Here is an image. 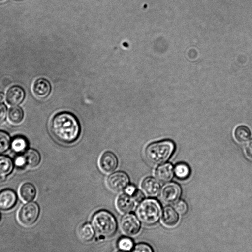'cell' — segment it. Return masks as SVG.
<instances>
[{"mask_svg":"<svg viewBox=\"0 0 252 252\" xmlns=\"http://www.w3.org/2000/svg\"><path fill=\"white\" fill-rule=\"evenodd\" d=\"M50 128L54 138L66 145L75 143L79 138L81 132L78 118L73 113L67 111L56 114L51 121Z\"/></svg>","mask_w":252,"mask_h":252,"instance_id":"1","label":"cell"},{"mask_svg":"<svg viewBox=\"0 0 252 252\" xmlns=\"http://www.w3.org/2000/svg\"><path fill=\"white\" fill-rule=\"evenodd\" d=\"M175 144L170 139L153 142L145 148V156L152 164L158 165L166 161L173 155Z\"/></svg>","mask_w":252,"mask_h":252,"instance_id":"2","label":"cell"},{"mask_svg":"<svg viewBox=\"0 0 252 252\" xmlns=\"http://www.w3.org/2000/svg\"><path fill=\"white\" fill-rule=\"evenodd\" d=\"M92 224L96 234L103 238L114 235L118 227L114 216L106 210H99L93 215Z\"/></svg>","mask_w":252,"mask_h":252,"instance_id":"3","label":"cell"},{"mask_svg":"<svg viewBox=\"0 0 252 252\" xmlns=\"http://www.w3.org/2000/svg\"><path fill=\"white\" fill-rule=\"evenodd\" d=\"M161 213V205L154 198L143 199L136 210V215L139 220L149 225L156 224L158 221Z\"/></svg>","mask_w":252,"mask_h":252,"instance_id":"4","label":"cell"},{"mask_svg":"<svg viewBox=\"0 0 252 252\" xmlns=\"http://www.w3.org/2000/svg\"><path fill=\"white\" fill-rule=\"evenodd\" d=\"M39 212V207L36 203H28L20 209L18 214V220L24 226H31L37 220Z\"/></svg>","mask_w":252,"mask_h":252,"instance_id":"5","label":"cell"},{"mask_svg":"<svg viewBox=\"0 0 252 252\" xmlns=\"http://www.w3.org/2000/svg\"><path fill=\"white\" fill-rule=\"evenodd\" d=\"M130 182L128 175L123 171H117L111 174L106 183L108 188L115 192H121L126 189Z\"/></svg>","mask_w":252,"mask_h":252,"instance_id":"6","label":"cell"},{"mask_svg":"<svg viewBox=\"0 0 252 252\" xmlns=\"http://www.w3.org/2000/svg\"><path fill=\"white\" fill-rule=\"evenodd\" d=\"M122 232L126 235L134 236L138 234L141 229L139 219L133 214L130 213L122 217L120 221Z\"/></svg>","mask_w":252,"mask_h":252,"instance_id":"7","label":"cell"},{"mask_svg":"<svg viewBox=\"0 0 252 252\" xmlns=\"http://www.w3.org/2000/svg\"><path fill=\"white\" fill-rule=\"evenodd\" d=\"M100 170L105 174L113 172L118 166V159L116 155L111 151L104 152L98 160Z\"/></svg>","mask_w":252,"mask_h":252,"instance_id":"8","label":"cell"},{"mask_svg":"<svg viewBox=\"0 0 252 252\" xmlns=\"http://www.w3.org/2000/svg\"><path fill=\"white\" fill-rule=\"evenodd\" d=\"M182 192L180 186L175 182L166 184L162 188L160 195L163 201L167 203H173L178 200Z\"/></svg>","mask_w":252,"mask_h":252,"instance_id":"9","label":"cell"},{"mask_svg":"<svg viewBox=\"0 0 252 252\" xmlns=\"http://www.w3.org/2000/svg\"><path fill=\"white\" fill-rule=\"evenodd\" d=\"M34 95L38 99L47 97L51 91V85L49 81L43 78L36 79L32 86Z\"/></svg>","mask_w":252,"mask_h":252,"instance_id":"10","label":"cell"},{"mask_svg":"<svg viewBox=\"0 0 252 252\" xmlns=\"http://www.w3.org/2000/svg\"><path fill=\"white\" fill-rule=\"evenodd\" d=\"M25 92L21 87L14 85L10 87L6 94L7 103L11 106H17L24 100Z\"/></svg>","mask_w":252,"mask_h":252,"instance_id":"11","label":"cell"},{"mask_svg":"<svg viewBox=\"0 0 252 252\" xmlns=\"http://www.w3.org/2000/svg\"><path fill=\"white\" fill-rule=\"evenodd\" d=\"M141 187L146 195L150 197L157 196L160 190V185L158 181L152 177H147L142 181Z\"/></svg>","mask_w":252,"mask_h":252,"instance_id":"12","label":"cell"},{"mask_svg":"<svg viewBox=\"0 0 252 252\" xmlns=\"http://www.w3.org/2000/svg\"><path fill=\"white\" fill-rule=\"evenodd\" d=\"M17 200V195L13 190H2L0 192V209L3 210L12 209L15 205Z\"/></svg>","mask_w":252,"mask_h":252,"instance_id":"13","label":"cell"},{"mask_svg":"<svg viewBox=\"0 0 252 252\" xmlns=\"http://www.w3.org/2000/svg\"><path fill=\"white\" fill-rule=\"evenodd\" d=\"M134 201L129 195L122 194L118 196L116 200V207L120 213L123 214L130 212L134 208Z\"/></svg>","mask_w":252,"mask_h":252,"instance_id":"14","label":"cell"},{"mask_svg":"<svg viewBox=\"0 0 252 252\" xmlns=\"http://www.w3.org/2000/svg\"><path fill=\"white\" fill-rule=\"evenodd\" d=\"M157 178L162 183L170 181L174 175L173 165L170 163H166L158 166L155 171Z\"/></svg>","mask_w":252,"mask_h":252,"instance_id":"15","label":"cell"},{"mask_svg":"<svg viewBox=\"0 0 252 252\" xmlns=\"http://www.w3.org/2000/svg\"><path fill=\"white\" fill-rule=\"evenodd\" d=\"M177 211L170 206L164 208L162 212L161 220L163 224L168 227L176 225L179 221Z\"/></svg>","mask_w":252,"mask_h":252,"instance_id":"16","label":"cell"},{"mask_svg":"<svg viewBox=\"0 0 252 252\" xmlns=\"http://www.w3.org/2000/svg\"><path fill=\"white\" fill-rule=\"evenodd\" d=\"M22 155L24 159L25 167L34 168L38 165L40 162V154L35 149H30Z\"/></svg>","mask_w":252,"mask_h":252,"instance_id":"17","label":"cell"},{"mask_svg":"<svg viewBox=\"0 0 252 252\" xmlns=\"http://www.w3.org/2000/svg\"><path fill=\"white\" fill-rule=\"evenodd\" d=\"M19 194L21 199L25 202L32 201L36 194V190L33 184L25 183L21 185L19 189Z\"/></svg>","mask_w":252,"mask_h":252,"instance_id":"18","label":"cell"},{"mask_svg":"<svg viewBox=\"0 0 252 252\" xmlns=\"http://www.w3.org/2000/svg\"><path fill=\"white\" fill-rule=\"evenodd\" d=\"M13 162L8 156L0 155V180L4 179L12 171Z\"/></svg>","mask_w":252,"mask_h":252,"instance_id":"19","label":"cell"},{"mask_svg":"<svg viewBox=\"0 0 252 252\" xmlns=\"http://www.w3.org/2000/svg\"><path fill=\"white\" fill-rule=\"evenodd\" d=\"M94 229L92 225L88 222L81 224L78 229L79 238L84 242L92 241L95 234Z\"/></svg>","mask_w":252,"mask_h":252,"instance_id":"20","label":"cell"},{"mask_svg":"<svg viewBox=\"0 0 252 252\" xmlns=\"http://www.w3.org/2000/svg\"><path fill=\"white\" fill-rule=\"evenodd\" d=\"M251 136L249 128L245 125L237 126L234 131V137L236 141L240 143L247 142Z\"/></svg>","mask_w":252,"mask_h":252,"instance_id":"21","label":"cell"},{"mask_svg":"<svg viewBox=\"0 0 252 252\" xmlns=\"http://www.w3.org/2000/svg\"><path fill=\"white\" fill-rule=\"evenodd\" d=\"M8 118L12 124H19L24 118V112L22 109L16 106L10 108L8 111Z\"/></svg>","mask_w":252,"mask_h":252,"instance_id":"22","label":"cell"},{"mask_svg":"<svg viewBox=\"0 0 252 252\" xmlns=\"http://www.w3.org/2000/svg\"><path fill=\"white\" fill-rule=\"evenodd\" d=\"M11 146L12 150L16 153H22L25 151L28 146L27 139L22 136L15 137L11 143Z\"/></svg>","mask_w":252,"mask_h":252,"instance_id":"23","label":"cell"},{"mask_svg":"<svg viewBox=\"0 0 252 252\" xmlns=\"http://www.w3.org/2000/svg\"><path fill=\"white\" fill-rule=\"evenodd\" d=\"M174 172L178 178L185 180L189 177L191 170L189 166L186 163H179L175 166Z\"/></svg>","mask_w":252,"mask_h":252,"instance_id":"24","label":"cell"},{"mask_svg":"<svg viewBox=\"0 0 252 252\" xmlns=\"http://www.w3.org/2000/svg\"><path fill=\"white\" fill-rule=\"evenodd\" d=\"M134 246L133 241L128 237H123L117 242V247L119 250L128 251L132 250Z\"/></svg>","mask_w":252,"mask_h":252,"instance_id":"25","label":"cell"},{"mask_svg":"<svg viewBox=\"0 0 252 252\" xmlns=\"http://www.w3.org/2000/svg\"><path fill=\"white\" fill-rule=\"evenodd\" d=\"M11 145V139L9 134L0 130V154L7 151Z\"/></svg>","mask_w":252,"mask_h":252,"instance_id":"26","label":"cell"},{"mask_svg":"<svg viewBox=\"0 0 252 252\" xmlns=\"http://www.w3.org/2000/svg\"><path fill=\"white\" fill-rule=\"evenodd\" d=\"M135 252H153L152 247L147 243H139L137 244L131 250Z\"/></svg>","mask_w":252,"mask_h":252,"instance_id":"27","label":"cell"},{"mask_svg":"<svg viewBox=\"0 0 252 252\" xmlns=\"http://www.w3.org/2000/svg\"><path fill=\"white\" fill-rule=\"evenodd\" d=\"M175 210L180 215H184L188 211V207L186 202L183 200H177L174 205Z\"/></svg>","mask_w":252,"mask_h":252,"instance_id":"28","label":"cell"},{"mask_svg":"<svg viewBox=\"0 0 252 252\" xmlns=\"http://www.w3.org/2000/svg\"><path fill=\"white\" fill-rule=\"evenodd\" d=\"M7 107L6 105L0 102V123L4 121L7 115Z\"/></svg>","mask_w":252,"mask_h":252,"instance_id":"29","label":"cell"},{"mask_svg":"<svg viewBox=\"0 0 252 252\" xmlns=\"http://www.w3.org/2000/svg\"><path fill=\"white\" fill-rule=\"evenodd\" d=\"M131 197L135 202L137 203L141 202L144 198L143 193L138 189Z\"/></svg>","mask_w":252,"mask_h":252,"instance_id":"30","label":"cell"},{"mask_svg":"<svg viewBox=\"0 0 252 252\" xmlns=\"http://www.w3.org/2000/svg\"><path fill=\"white\" fill-rule=\"evenodd\" d=\"M245 151L247 157L252 159V139L246 143L245 146Z\"/></svg>","mask_w":252,"mask_h":252,"instance_id":"31","label":"cell"},{"mask_svg":"<svg viewBox=\"0 0 252 252\" xmlns=\"http://www.w3.org/2000/svg\"><path fill=\"white\" fill-rule=\"evenodd\" d=\"M14 163L15 165L19 168H23L25 167L24 159L23 155H20L16 157L15 159Z\"/></svg>","mask_w":252,"mask_h":252,"instance_id":"32","label":"cell"},{"mask_svg":"<svg viewBox=\"0 0 252 252\" xmlns=\"http://www.w3.org/2000/svg\"><path fill=\"white\" fill-rule=\"evenodd\" d=\"M137 189L133 185H128L125 189V192L129 196H131L136 191Z\"/></svg>","mask_w":252,"mask_h":252,"instance_id":"33","label":"cell"},{"mask_svg":"<svg viewBox=\"0 0 252 252\" xmlns=\"http://www.w3.org/2000/svg\"><path fill=\"white\" fill-rule=\"evenodd\" d=\"M5 98V94L3 92L0 91V102L4 100Z\"/></svg>","mask_w":252,"mask_h":252,"instance_id":"34","label":"cell"},{"mask_svg":"<svg viewBox=\"0 0 252 252\" xmlns=\"http://www.w3.org/2000/svg\"><path fill=\"white\" fill-rule=\"evenodd\" d=\"M0 219H1V215H0Z\"/></svg>","mask_w":252,"mask_h":252,"instance_id":"35","label":"cell"}]
</instances>
